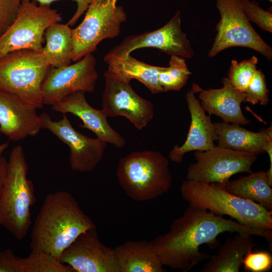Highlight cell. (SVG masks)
<instances>
[{
    "label": "cell",
    "instance_id": "6da1fadb",
    "mask_svg": "<svg viewBox=\"0 0 272 272\" xmlns=\"http://www.w3.org/2000/svg\"><path fill=\"white\" fill-rule=\"evenodd\" d=\"M225 232L247 233L271 243L272 230L250 228L190 205L168 232L150 243L164 266L186 272L209 257L199 247L206 244L210 248L217 247L218 236Z\"/></svg>",
    "mask_w": 272,
    "mask_h": 272
},
{
    "label": "cell",
    "instance_id": "7a4b0ae2",
    "mask_svg": "<svg viewBox=\"0 0 272 272\" xmlns=\"http://www.w3.org/2000/svg\"><path fill=\"white\" fill-rule=\"evenodd\" d=\"M94 228H96L95 224L71 193H50L45 197L32 227L31 251L45 252L58 259L79 235Z\"/></svg>",
    "mask_w": 272,
    "mask_h": 272
},
{
    "label": "cell",
    "instance_id": "3957f363",
    "mask_svg": "<svg viewBox=\"0 0 272 272\" xmlns=\"http://www.w3.org/2000/svg\"><path fill=\"white\" fill-rule=\"evenodd\" d=\"M28 172L23 149L16 146L11 151L0 193V226L19 240L25 238L32 225L31 208L36 201L34 186L27 178Z\"/></svg>",
    "mask_w": 272,
    "mask_h": 272
},
{
    "label": "cell",
    "instance_id": "277c9868",
    "mask_svg": "<svg viewBox=\"0 0 272 272\" xmlns=\"http://www.w3.org/2000/svg\"><path fill=\"white\" fill-rule=\"evenodd\" d=\"M182 198L189 205L216 215H227L245 226L272 230V211L258 203L235 195L217 183L184 180Z\"/></svg>",
    "mask_w": 272,
    "mask_h": 272
},
{
    "label": "cell",
    "instance_id": "5b68a950",
    "mask_svg": "<svg viewBox=\"0 0 272 272\" xmlns=\"http://www.w3.org/2000/svg\"><path fill=\"white\" fill-rule=\"evenodd\" d=\"M168 159L156 151L132 152L121 158L116 175L131 199L145 201L168 192L172 182Z\"/></svg>",
    "mask_w": 272,
    "mask_h": 272
},
{
    "label": "cell",
    "instance_id": "8992f818",
    "mask_svg": "<svg viewBox=\"0 0 272 272\" xmlns=\"http://www.w3.org/2000/svg\"><path fill=\"white\" fill-rule=\"evenodd\" d=\"M41 52L12 51L0 58V90L17 96L28 106L41 109V87L50 67Z\"/></svg>",
    "mask_w": 272,
    "mask_h": 272
},
{
    "label": "cell",
    "instance_id": "52a82bcc",
    "mask_svg": "<svg viewBox=\"0 0 272 272\" xmlns=\"http://www.w3.org/2000/svg\"><path fill=\"white\" fill-rule=\"evenodd\" d=\"M118 0H92L80 24L72 30L74 44L73 61L92 53L106 39L118 36L127 16Z\"/></svg>",
    "mask_w": 272,
    "mask_h": 272
},
{
    "label": "cell",
    "instance_id": "ba28073f",
    "mask_svg": "<svg viewBox=\"0 0 272 272\" xmlns=\"http://www.w3.org/2000/svg\"><path fill=\"white\" fill-rule=\"evenodd\" d=\"M61 19V14L50 5L22 0L14 21L0 37V58L21 49L41 52L46 29Z\"/></svg>",
    "mask_w": 272,
    "mask_h": 272
},
{
    "label": "cell",
    "instance_id": "9c48e42d",
    "mask_svg": "<svg viewBox=\"0 0 272 272\" xmlns=\"http://www.w3.org/2000/svg\"><path fill=\"white\" fill-rule=\"evenodd\" d=\"M216 7L221 18L217 25V34L209 50V57H214L228 48L243 47L256 50L268 60L271 59V47L252 27L240 0H217Z\"/></svg>",
    "mask_w": 272,
    "mask_h": 272
},
{
    "label": "cell",
    "instance_id": "30bf717a",
    "mask_svg": "<svg viewBox=\"0 0 272 272\" xmlns=\"http://www.w3.org/2000/svg\"><path fill=\"white\" fill-rule=\"evenodd\" d=\"M255 153L214 145L207 151L194 152V163L187 169L186 179L196 182L222 184L234 174L252 172L257 158Z\"/></svg>",
    "mask_w": 272,
    "mask_h": 272
},
{
    "label": "cell",
    "instance_id": "8fae6325",
    "mask_svg": "<svg viewBox=\"0 0 272 272\" xmlns=\"http://www.w3.org/2000/svg\"><path fill=\"white\" fill-rule=\"evenodd\" d=\"M98 79L96 60L92 53L72 64L50 66L41 87L43 103L52 106L77 92H93Z\"/></svg>",
    "mask_w": 272,
    "mask_h": 272
},
{
    "label": "cell",
    "instance_id": "7c38bea8",
    "mask_svg": "<svg viewBox=\"0 0 272 272\" xmlns=\"http://www.w3.org/2000/svg\"><path fill=\"white\" fill-rule=\"evenodd\" d=\"M105 87L101 109L107 117L123 116L139 130L152 120L154 107L131 87L129 81L107 70L104 74Z\"/></svg>",
    "mask_w": 272,
    "mask_h": 272
},
{
    "label": "cell",
    "instance_id": "4fadbf2b",
    "mask_svg": "<svg viewBox=\"0 0 272 272\" xmlns=\"http://www.w3.org/2000/svg\"><path fill=\"white\" fill-rule=\"evenodd\" d=\"M181 24L180 12L178 11L161 28L127 36L106 55L123 57L138 49L155 48L170 56L190 59L194 56V52L186 34L182 31Z\"/></svg>",
    "mask_w": 272,
    "mask_h": 272
},
{
    "label": "cell",
    "instance_id": "5bb4252c",
    "mask_svg": "<svg viewBox=\"0 0 272 272\" xmlns=\"http://www.w3.org/2000/svg\"><path fill=\"white\" fill-rule=\"evenodd\" d=\"M41 129L51 132L70 149L69 163L72 170L81 172L93 170L102 159L107 143L91 138L76 130L65 114L53 121L46 112L39 115Z\"/></svg>",
    "mask_w": 272,
    "mask_h": 272
},
{
    "label": "cell",
    "instance_id": "9a60e30c",
    "mask_svg": "<svg viewBox=\"0 0 272 272\" xmlns=\"http://www.w3.org/2000/svg\"><path fill=\"white\" fill-rule=\"evenodd\" d=\"M58 259L75 272H120L114 248L101 242L96 228L79 235Z\"/></svg>",
    "mask_w": 272,
    "mask_h": 272
},
{
    "label": "cell",
    "instance_id": "2e32d148",
    "mask_svg": "<svg viewBox=\"0 0 272 272\" xmlns=\"http://www.w3.org/2000/svg\"><path fill=\"white\" fill-rule=\"evenodd\" d=\"M85 94L82 92L72 93L52 105V109L63 114L69 113L77 116L83 121L80 127L90 130L106 143L123 148L126 144L125 139L110 126L102 109H96L88 103Z\"/></svg>",
    "mask_w": 272,
    "mask_h": 272
},
{
    "label": "cell",
    "instance_id": "e0dca14e",
    "mask_svg": "<svg viewBox=\"0 0 272 272\" xmlns=\"http://www.w3.org/2000/svg\"><path fill=\"white\" fill-rule=\"evenodd\" d=\"M41 129L39 115L16 95L0 90V132L18 142L34 137Z\"/></svg>",
    "mask_w": 272,
    "mask_h": 272
},
{
    "label": "cell",
    "instance_id": "ac0fdd59",
    "mask_svg": "<svg viewBox=\"0 0 272 272\" xmlns=\"http://www.w3.org/2000/svg\"><path fill=\"white\" fill-rule=\"evenodd\" d=\"M194 93L191 89L185 96L191 117L186 139L181 146L175 145L168 155L169 159L175 163H181L184 155L188 152L212 149L217 140L216 127L211 120V116L206 114Z\"/></svg>",
    "mask_w": 272,
    "mask_h": 272
},
{
    "label": "cell",
    "instance_id": "d6986e66",
    "mask_svg": "<svg viewBox=\"0 0 272 272\" xmlns=\"http://www.w3.org/2000/svg\"><path fill=\"white\" fill-rule=\"evenodd\" d=\"M223 87L219 89L204 90L193 83L192 90L198 92L201 107L209 115L214 114L223 121L246 125L250 121L243 114L241 104L245 102V93L231 84L228 78L222 79Z\"/></svg>",
    "mask_w": 272,
    "mask_h": 272
},
{
    "label": "cell",
    "instance_id": "ffe728a7",
    "mask_svg": "<svg viewBox=\"0 0 272 272\" xmlns=\"http://www.w3.org/2000/svg\"><path fill=\"white\" fill-rule=\"evenodd\" d=\"M214 124L217 145L222 147L258 155L265 153L268 143L272 141L271 126L255 132L236 123L223 121Z\"/></svg>",
    "mask_w": 272,
    "mask_h": 272
},
{
    "label": "cell",
    "instance_id": "44dd1931",
    "mask_svg": "<svg viewBox=\"0 0 272 272\" xmlns=\"http://www.w3.org/2000/svg\"><path fill=\"white\" fill-rule=\"evenodd\" d=\"M120 272H163V265L150 242L127 241L114 248Z\"/></svg>",
    "mask_w": 272,
    "mask_h": 272
},
{
    "label": "cell",
    "instance_id": "7402d4cb",
    "mask_svg": "<svg viewBox=\"0 0 272 272\" xmlns=\"http://www.w3.org/2000/svg\"><path fill=\"white\" fill-rule=\"evenodd\" d=\"M256 246L253 235L237 233L229 237L211 256L199 270L201 272H239L245 255Z\"/></svg>",
    "mask_w": 272,
    "mask_h": 272
},
{
    "label": "cell",
    "instance_id": "603a6c76",
    "mask_svg": "<svg viewBox=\"0 0 272 272\" xmlns=\"http://www.w3.org/2000/svg\"><path fill=\"white\" fill-rule=\"evenodd\" d=\"M107 70L130 81L135 79L154 94L164 92L158 81V75L164 67L154 66L140 61L130 55L123 57L106 55Z\"/></svg>",
    "mask_w": 272,
    "mask_h": 272
},
{
    "label": "cell",
    "instance_id": "cb8c5ba5",
    "mask_svg": "<svg viewBox=\"0 0 272 272\" xmlns=\"http://www.w3.org/2000/svg\"><path fill=\"white\" fill-rule=\"evenodd\" d=\"M218 185L229 193L258 203L267 210L272 211V184L264 171L252 172L247 176L232 181L229 180Z\"/></svg>",
    "mask_w": 272,
    "mask_h": 272
},
{
    "label": "cell",
    "instance_id": "d4e9b609",
    "mask_svg": "<svg viewBox=\"0 0 272 272\" xmlns=\"http://www.w3.org/2000/svg\"><path fill=\"white\" fill-rule=\"evenodd\" d=\"M72 29L66 24L54 23L45 30L46 44L42 53L50 66L61 67L73 61Z\"/></svg>",
    "mask_w": 272,
    "mask_h": 272
},
{
    "label": "cell",
    "instance_id": "484cf974",
    "mask_svg": "<svg viewBox=\"0 0 272 272\" xmlns=\"http://www.w3.org/2000/svg\"><path fill=\"white\" fill-rule=\"evenodd\" d=\"M191 75L183 57L171 55L168 66L164 67L158 75V81L163 92L180 91Z\"/></svg>",
    "mask_w": 272,
    "mask_h": 272
},
{
    "label": "cell",
    "instance_id": "4316f807",
    "mask_svg": "<svg viewBox=\"0 0 272 272\" xmlns=\"http://www.w3.org/2000/svg\"><path fill=\"white\" fill-rule=\"evenodd\" d=\"M22 272H75L69 265L43 252H32L22 258Z\"/></svg>",
    "mask_w": 272,
    "mask_h": 272
},
{
    "label": "cell",
    "instance_id": "83f0119b",
    "mask_svg": "<svg viewBox=\"0 0 272 272\" xmlns=\"http://www.w3.org/2000/svg\"><path fill=\"white\" fill-rule=\"evenodd\" d=\"M258 61L255 56L240 62L232 60L228 79L233 86L245 92L257 70Z\"/></svg>",
    "mask_w": 272,
    "mask_h": 272
},
{
    "label": "cell",
    "instance_id": "f1b7e54d",
    "mask_svg": "<svg viewBox=\"0 0 272 272\" xmlns=\"http://www.w3.org/2000/svg\"><path fill=\"white\" fill-rule=\"evenodd\" d=\"M244 93L245 102L249 103L251 105H255L258 103L262 105L267 104L268 90L264 75L260 70H256Z\"/></svg>",
    "mask_w": 272,
    "mask_h": 272
},
{
    "label": "cell",
    "instance_id": "f546056e",
    "mask_svg": "<svg viewBox=\"0 0 272 272\" xmlns=\"http://www.w3.org/2000/svg\"><path fill=\"white\" fill-rule=\"evenodd\" d=\"M242 9L250 21L257 24L261 29L271 33L272 14L262 9L259 4L250 0H240Z\"/></svg>",
    "mask_w": 272,
    "mask_h": 272
},
{
    "label": "cell",
    "instance_id": "4dcf8cb0",
    "mask_svg": "<svg viewBox=\"0 0 272 272\" xmlns=\"http://www.w3.org/2000/svg\"><path fill=\"white\" fill-rule=\"evenodd\" d=\"M242 265L246 271H268L272 267V256L270 253L265 251H251L244 257Z\"/></svg>",
    "mask_w": 272,
    "mask_h": 272
},
{
    "label": "cell",
    "instance_id": "1f68e13d",
    "mask_svg": "<svg viewBox=\"0 0 272 272\" xmlns=\"http://www.w3.org/2000/svg\"><path fill=\"white\" fill-rule=\"evenodd\" d=\"M22 0H0V37L14 21Z\"/></svg>",
    "mask_w": 272,
    "mask_h": 272
},
{
    "label": "cell",
    "instance_id": "d6a6232c",
    "mask_svg": "<svg viewBox=\"0 0 272 272\" xmlns=\"http://www.w3.org/2000/svg\"><path fill=\"white\" fill-rule=\"evenodd\" d=\"M0 272H22V258L10 249L0 250Z\"/></svg>",
    "mask_w": 272,
    "mask_h": 272
},
{
    "label": "cell",
    "instance_id": "836d02e7",
    "mask_svg": "<svg viewBox=\"0 0 272 272\" xmlns=\"http://www.w3.org/2000/svg\"><path fill=\"white\" fill-rule=\"evenodd\" d=\"M39 4L50 5L52 3L58 0H34ZM77 3V8L74 15L70 19L67 24L70 27L74 25L79 19L86 11L92 0H73Z\"/></svg>",
    "mask_w": 272,
    "mask_h": 272
},
{
    "label": "cell",
    "instance_id": "e575fe53",
    "mask_svg": "<svg viewBox=\"0 0 272 272\" xmlns=\"http://www.w3.org/2000/svg\"><path fill=\"white\" fill-rule=\"evenodd\" d=\"M8 169V160L4 156H0V193L2 190Z\"/></svg>",
    "mask_w": 272,
    "mask_h": 272
},
{
    "label": "cell",
    "instance_id": "d590c367",
    "mask_svg": "<svg viewBox=\"0 0 272 272\" xmlns=\"http://www.w3.org/2000/svg\"><path fill=\"white\" fill-rule=\"evenodd\" d=\"M9 143L8 142L0 144V156H2V154L7 149Z\"/></svg>",
    "mask_w": 272,
    "mask_h": 272
},
{
    "label": "cell",
    "instance_id": "8d00e7d4",
    "mask_svg": "<svg viewBox=\"0 0 272 272\" xmlns=\"http://www.w3.org/2000/svg\"><path fill=\"white\" fill-rule=\"evenodd\" d=\"M267 1H270V2H271V1H272V0H267Z\"/></svg>",
    "mask_w": 272,
    "mask_h": 272
}]
</instances>
